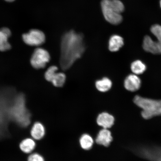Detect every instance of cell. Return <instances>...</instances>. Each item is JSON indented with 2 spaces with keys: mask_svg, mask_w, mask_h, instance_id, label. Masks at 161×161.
Listing matches in <instances>:
<instances>
[{
  "mask_svg": "<svg viewBox=\"0 0 161 161\" xmlns=\"http://www.w3.org/2000/svg\"><path fill=\"white\" fill-rule=\"evenodd\" d=\"M11 35V32L7 28L0 30V51H5L11 49V46L8 39Z\"/></svg>",
  "mask_w": 161,
  "mask_h": 161,
  "instance_id": "cell-14",
  "label": "cell"
},
{
  "mask_svg": "<svg viewBox=\"0 0 161 161\" xmlns=\"http://www.w3.org/2000/svg\"><path fill=\"white\" fill-rule=\"evenodd\" d=\"M50 60V56L47 50L39 48L34 51L30 62L34 68L39 69L45 67Z\"/></svg>",
  "mask_w": 161,
  "mask_h": 161,
  "instance_id": "cell-4",
  "label": "cell"
},
{
  "mask_svg": "<svg viewBox=\"0 0 161 161\" xmlns=\"http://www.w3.org/2000/svg\"><path fill=\"white\" fill-rule=\"evenodd\" d=\"M80 147L84 150H89L93 146L94 140L90 135L84 134L80 137Z\"/></svg>",
  "mask_w": 161,
  "mask_h": 161,
  "instance_id": "cell-17",
  "label": "cell"
},
{
  "mask_svg": "<svg viewBox=\"0 0 161 161\" xmlns=\"http://www.w3.org/2000/svg\"><path fill=\"white\" fill-rule=\"evenodd\" d=\"M58 70V68L56 66H50L45 72V78L56 87H62L65 83L66 76L62 72H57Z\"/></svg>",
  "mask_w": 161,
  "mask_h": 161,
  "instance_id": "cell-6",
  "label": "cell"
},
{
  "mask_svg": "<svg viewBox=\"0 0 161 161\" xmlns=\"http://www.w3.org/2000/svg\"><path fill=\"white\" fill-rule=\"evenodd\" d=\"M85 50L83 36L81 34L72 30L64 34L61 42L60 65L62 69H69L81 57Z\"/></svg>",
  "mask_w": 161,
  "mask_h": 161,
  "instance_id": "cell-1",
  "label": "cell"
},
{
  "mask_svg": "<svg viewBox=\"0 0 161 161\" xmlns=\"http://www.w3.org/2000/svg\"><path fill=\"white\" fill-rule=\"evenodd\" d=\"M156 38L158 41H154L150 36L144 37L143 47L146 51L154 54H161V38Z\"/></svg>",
  "mask_w": 161,
  "mask_h": 161,
  "instance_id": "cell-8",
  "label": "cell"
},
{
  "mask_svg": "<svg viewBox=\"0 0 161 161\" xmlns=\"http://www.w3.org/2000/svg\"><path fill=\"white\" fill-rule=\"evenodd\" d=\"M27 161H45V160L41 154L37 153H32L28 156Z\"/></svg>",
  "mask_w": 161,
  "mask_h": 161,
  "instance_id": "cell-20",
  "label": "cell"
},
{
  "mask_svg": "<svg viewBox=\"0 0 161 161\" xmlns=\"http://www.w3.org/2000/svg\"><path fill=\"white\" fill-rule=\"evenodd\" d=\"M109 3L110 7L116 13L120 14L124 11V5L119 0H109Z\"/></svg>",
  "mask_w": 161,
  "mask_h": 161,
  "instance_id": "cell-19",
  "label": "cell"
},
{
  "mask_svg": "<svg viewBox=\"0 0 161 161\" xmlns=\"http://www.w3.org/2000/svg\"><path fill=\"white\" fill-rule=\"evenodd\" d=\"M5 1H8V2H13L14 1V0H5Z\"/></svg>",
  "mask_w": 161,
  "mask_h": 161,
  "instance_id": "cell-21",
  "label": "cell"
},
{
  "mask_svg": "<svg viewBox=\"0 0 161 161\" xmlns=\"http://www.w3.org/2000/svg\"><path fill=\"white\" fill-rule=\"evenodd\" d=\"M23 39L28 45L38 46L42 45L45 41V36L43 32L38 30H32L24 34Z\"/></svg>",
  "mask_w": 161,
  "mask_h": 161,
  "instance_id": "cell-7",
  "label": "cell"
},
{
  "mask_svg": "<svg viewBox=\"0 0 161 161\" xmlns=\"http://www.w3.org/2000/svg\"><path fill=\"white\" fill-rule=\"evenodd\" d=\"M134 103L142 109L141 115L145 119L161 115V100H154L136 95L135 97Z\"/></svg>",
  "mask_w": 161,
  "mask_h": 161,
  "instance_id": "cell-2",
  "label": "cell"
},
{
  "mask_svg": "<svg viewBox=\"0 0 161 161\" xmlns=\"http://www.w3.org/2000/svg\"><path fill=\"white\" fill-rule=\"evenodd\" d=\"M112 86V82L108 78H104L96 82V86L100 92H105L110 90Z\"/></svg>",
  "mask_w": 161,
  "mask_h": 161,
  "instance_id": "cell-16",
  "label": "cell"
},
{
  "mask_svg": "<svg viewBox=\"0 0 161 161\" xmlns=\"http://www.w3.org/2000/svg\"><path fill=\"white\" fill-rule=\"evenodd\" d=\"M112 141L111 133L108 129L101 130L96 139L97 143L105 147L109 146Z\"/></svg>",
  "mask_w": 161,
  "mask_h": 161,
  "instance_id": "cell-12",
  "label": "cell"
},
{
  "mask_svg": "<svg viewBox=\"0 0 161 161\" xmlns=\"http://www.w3.org/2000/svg\"><path fill=\"white\" fill-rule=\"evenodd\" d=\"M133 152L141 158L149 161H161V147L140 146L135 147Z\"/></svg>",
  "mask_w": 161,
  "mask_h": 161,
  "instance_id": "cell-3",
  "label": "cell"
},
{
  "mask_svg": "<svg viewBox=\"0 0 161 161\" xmlns=\"http://www.w3.org/2000/svg\"><path fill=\"white\" fill-rule=\"evenodd\" d=\"M124 45V39L121 36L117 35H114L110 37L108 49L110 51L115 52L118 51Z\"/></svg>",
  "mask_w": 161,
  "mask_h": 161,
  "instance_id": "cell-15",
  "label": "cell"
},
{
  "mask_svg": "<svg viewBox=\"0 0 161 161\" xmlns=\"http://www.w3.org/2000/svg\"><path fill=\"white\" fill-rule=\"evenodd\" d=\"M45 126L42 123L39 122H35L30 130V136L35 141L42 140L45 136Z\"/></svg>",
  "mask_w": 161,
  "mask_h": 161,
  "instance_id": "cell-10",
  "label": "cell"
},
{
  "mask_svg": "<svg viewBox=\"0 0 161 161\" xmlns=\"http://www.w3.org/2000/svg\"><path fill=\"white\" fill-rule=\"evenodd\" d=\"M160 7H161V0L160 1Z\"/></svg>",
  "mask_w": 161,
  "mask_h": 161,
  "instance_id": "cell-22",
  "label": "cell"
},
{
  "mask_svg": "<svg viewBox=\"0 0 161 161\" xmlns=\"http://www.w3.org/2000/svg\"><path fill=\"white\" fill-rule=\"evenodd\" d=\"M101 8L104 17L108 23L112 25H117L122 21V16L110 7L109 0H102Z\"/></svg>",
  "mask_w": 161,
  "mask_h": 161,
  "instance_id": "cell-5",
  "label": "cell"
},
{
  "mask_svg": "<svg viewBox=\"0 0 161 161\" xmlns=\"http://www.w3.org/2000/svg\"><path fill=\"white\" fill-rule=\"evenodd\" d=\"M146 69V65L140 60H136L131 65V69L136 75L142 74Z\"/></svg>",
  "mask_w": 161,
  "mask_h": 161,
  "instance_id": "cell-18",
  "label": "cell"
},
{
  "mask_svg": "<svg viewBox=\"0 0 161 161\" xmlns=\"http://www.w3.org/2000/svg\"><path fill=\"white\" fill-rule=\"evenodd\" d=\"M141 85V80L136 74L128 75L124 81L125 87L130 92H136L139 89Z\"/></svg>",
  "mask_w": 161,
  "mask_h": 161,
  "instance_id": "cell-9",
  "label": "cell"
},
{
  "mask_svg": "<svg viewBox=\"0 0 161 161\" xmlns=\"http://www.w3.org/2000/svg\"><path fill=\"white\" fill-rule=\"evenodd\" d=\"M114 116L107 112L102 113L97 119L98 125L103 128L108 129L113 126L114 122Z\"/></svg>",
  "mask_w": 161,
  "mask_h": 161,
  "instance_id": "cell-11",
  "label": "cell"
},
{
  "mask_svg": "<svg viewBox=\"0 0 161 161\" xmlns=\"http://www.w3.org/2000/svg\"><path fill=\"white\" fill-rule=\"evenodd\" d=\"M36 143L35 140L31 138L24 139L19 143V147L22 152L25 154H30L35 149Z\"/></svg>",
  "mask_w": 161,
  "mask_h": 161,
  "instance_id": "cell-13",
  "label": "cell"
}]
</instances>
